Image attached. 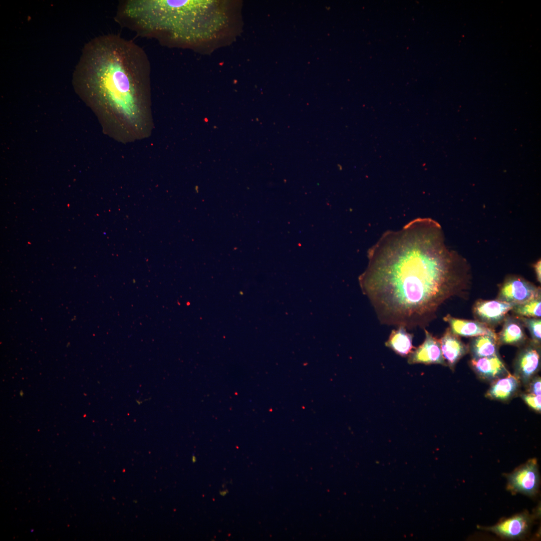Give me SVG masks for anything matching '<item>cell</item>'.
<instances>
[{
  "label": "cell",
  "mask_w": 541,
  "mask_h": 541,
  "mask_svg": "<svg viewBox=\"0 0 541 541\" xmlns=\"http://www.w3.org/2000/svg\"><path fill=\"white\" fill-rule=\"evenodd\" d=\"M540 309L541 298H538L522 304L515 305L511 311L516 316L540 318Z\"/></svg>",
  "instance_id": "17"
},
{
  "label": "cell",
  "mask_w": 541,
  "mask_h": 541,
  "mask_svg": "<svg viewBox=\"0 0 541 541\" xmlns=\"http://www.w3.org/2000/svg\"><path fill=\"white\" fill-rule=\"evenodd\" d=\"M497 339L483 335L473 337L468 346L472 358L492 356L498 354Z\"/></svg>",
  "instance_id": "16"
},
{
  "label": "cell",
  "mask_w": 541,
  "mask_h": 541,
  "mask_svg": "<svg viewBox=\"0 0 541 541\" xmlns=\"http://www.w3.org/2000/svg\"><path fill=\"white\" fill-rule=\"evenodd\" d=\"M520 383L514 375L508 373L492 382L485 394L486 397L493 400L507 401L516 394Z\"/></svg>",
  "instance_id": "13"
},
{
  "label": "cell",
  "mask_w": 541,
  "mask_h": 541,
  "mask_svg": "<svg viewBox=\"0 0 541 541\" xmlns=\"http://www.w3.org/2000/svg\"><path fill=\"white\" fill-rule=\"evenodd\" d=\"M369 256L362 285L382 324L424 327L447 299L466 296L467 262L446 247L430 219L385 234Z\"/></svg>",
  "instance_id": "1"
},
{
  "label": "cell",
  "mask_w": 541,
  "mask_h": 541,
  "mask_svg": "<svg viewBox=\"0 0 541 541\" xmlns=\"http://www.w3.org/2000/svg\"><path fill=\"white\" fill-rule=\"evenodd\" d=\"M443 357L447 366L454 370L457 363L469 352L468 346L447 328L439 339Z\"/></svg>",
  "instance_id": "10"
},
{
  "label": "cell",
  "mask_w": 541,
  "mask_h": 541,
  "mask_svg": "<svg viewBox=\"0 0 541 541\" xmlns=\"http://www.w3.org/2000/svg\"><path fill=\"white\" fill-rule=\"evenodd\" d=\"M470 363L472 369L478 377L487 382H493L509 373L499 354L472 358Z\"/></svg>",
  "instance_id": "9"
},
{
  "label": "cell",
  "mask_w": 541,
  "mask_h": 541,
  "mask_svg": "<svg viewBox=\"0 0 541 541\" xmlns=\"http://www.w3.org/2000/svg\"><path fill=\"white\" fill-rule=\"evenodd\" d=\"M521 397L531 408L538 412H540V395H535L527 393L522 394Z\"/></svg>",
  "instance_id": "19"
},
{
  "label": "cell",
  "mask_w": 541,
  "mask_h": 541,
  "mask_svg": "<svg viewBox=\"0 0 541 541\" xmlns=\"http://www.w3.org/2000/svg\"><path fill=\"white\" fill-rule=\"evenodd\" d=\"M516 317L520 321L523 326L528 329L531 337V341L534 343L540 345L541 341L540 319Z\"/></svg>",
  "instance_id": "18"
},
{
  "label": "cell",
  "mask_w": 541,
  "mask_h": 541,
  "mask_svg": "<svg viewBox=\"0 0 541 541\" xmlns=\"http://www.w3.org/2000/svg\"><path fill=\"white\" fill-rule=\"evenodd\" d=\"M502 328L497 335L498 345L522 346L527 342L523 325L516 316L506 315Z\"/></svg>",
  "instance_id": "12"
},
{
  "label": "cell",
  "mask_w": 541,
  "mask_h": 541,
  "mask_svg": "<svg viewBox=\"0 0 541 541\" xmlns=\"http://www.w3.org/2000/svg\"><path fill=\"white\" fill-rule=\"evenodd\" d=\"M115 19L162 45L187 47L212 38L227 22L224 7L213 1H123Z\"/></svg>",
  "instance_id": "3"
},
{
  "label": "cell",
  "mask_w": 541,
  "mask_h": 541,
  "mask_svg": "<svg viewBox=\"0 0 541 541\" xmlns=\"http://www.w3.org/2000/svg\"><path fill=\"white\" fill-rule=\"evenodd\" d=\"M196 461V457L194 456L192 457V461L195 462Z\"/></svg>",
  "instance_id": "23"
},
{
  "label": "cell",
  "mask_w": 541,
  "mask_h": 541,
  "mask_svg": "<svg viewBox=\"0 0 541 541\" xmlns=\"http://www.w3.org/2000/svg\"><path fill=\"white\" fill-rule=\"evenodd\" d=\"M443 320L448 323L452 332L457 336L474 337L487 335L497 339V334L493 329L477 320L458 319L449 314L445 316Z\"/></svg>",
  "instance_id": "11"
},
{
  "label": "cell",
  "mask_w": 541,
  "mask_h": 541,
  "mask_svg": "<svg viewBox=\"0 0 541 541\" xmlns=\"http://www.w3.org/2000/svg\"><path fill=\"white\" fill-rule=\"evenodd\" d=\"M228 492V490H223V491H220V492H219V493H220V495H222V496H224V495H225V494H226V493H227Z\"/></svg>",
  "instance_id": "22"
},
{
  "label": "cell",
  "mask_w": 541,
  "mask_h": 541,
  "mask_svg": "<svg viewBox=\"0 0 541 541\" xmlns=\"http://www.w3.org/2000/svg\"><path fill=\"white\" fill-rule=\"evenodd\" d=\"M540 366V345L528 341L519 351L514 362V376L525 386L538 372Z\"/></svg>",
  "instance_id": "5"
},
{
  "label": "cell",
  "mask_w": 541,
  "mask_h": 541,
  "mask_svg": "<svg viewBox=\"0 0 541 541\" xmlns=\"http://www.w3.org/2000/svg\"><path fill=\"white\" fill-rule=\"evenodd\" d=\"M540 268V260H538L534 264V269L536 273L537 279L539 283H540L541 281Z\"/></svg>",
  "instance_id": "21"
},
{
  "label": "cell",
  "mask_w": 541,
  "mask_h": 541,
  "mask_svg": "<svg viewBox=\"0 0 541 541\" xmlns=\"http://www.w3.org/2000/svg\"><path fill=\"white\" fill-rule=\"evenodd\" d=\"M538 298H541L539 287L519 277H511L501 286L496 300L517 305Z\"/></svg>",
  "instance_id": "4"
},
{
  "label": "cell",
  "mask_w": 541,
  "mask_h": 541,
  "mask_svg": "<svg viewBox=\"0 0 541 541\" xmlns=\"http://www.w3.org/2000/svg\"><path fill=\"white\" fill-rule=\"evenodd\" d=\"M424 332L425 338L423 342L408 355V363L409 364H440L446 366L439 340L427 330L425 329Z\"/></svg>",
  "instance_id": "8"
},
{
  "label": "cell",
  "mask_w": 541,
  "mask_h": 541,
  "mask_svg": "<svg viewBox=\"0 0 541 541\" xmlns=\"http://www.w3.org/2000/svg\"><path fill=\"white\" fill-rule=\"evenodd\" d=\"M530 519L526 514H521L505 519L489 528L503 537L515 538L524 534L528 529Z\"/></svg>",
  "instance_id": "14"
},
{
  "label": "cell",
  "mask_w": 541,
  "mask_h": 541,
  "mask_svg": "<svg viewBox=\"0 0 541 541\" xmlns=\"http://www.w3.org/2000/svg\"><path fill=\"white\" fill-rule=\"evenodd\" d=\"M528 393L540 395L541 381L539 376L533 377L528 384Z\"/></svg>",
  "instance_id": "20"
},
{
  "label": "cell",
  "mask_w": 541,
  "mask_h": 541,
  "mask_svg": "<svg viewBox=\"0 0 541 541\" xmlns=\"http://www.w3.org/2000/svg\"><path fill=\"white\" fill-rule=\"evenodd\" d=\"M73 79L103 108L134 118L148 111L151 65L144 50L118 35L93 38L84 47Z\"/></svg>",
  "instance_id": "2"
},
{
  "label": "cell",
  "mask_w": 541,
  "mask_h": 541,
  "mask_svg": "<svg viewBox=\"0 0 541 541\" xmlns=\"http://www.w3.org/2000/svg\"><path fill=\"white\" fill-rule=\"evenodd\" d=\"M515 304L495 300L476 301L472 307L474 318L493 329L502 323Z\"/></svg>",
  "instance_id": "6"
},
{
  "label": "cell",
  "mask_w": 541,
  "mask_h": 541,
  "mask_svg": "<svg viewBox=\"0 0 541 541\" xmlns=\"http://www.w3.org/2000/svg\"><path fill=\"white\" fill-rule=\"evenodd\" d=\"M413 334L408 333L405 327L399 326L397 329L392 331L385 346L396 354L403 357H407L413 351Z\"/></svg>",
  "instance_id": "15"
},
{
  "label": "cell",
  "mask_w": 541,
  "mask_h": 541,
  "mask_svg": "<svg viewBox=\"0 0 541 541\" xmlns=\"http://www.w3.org/2000/svg\"><path fill=\"white\" fill-rule=\"evenodd\" d=\"M539 485V474L536 460H529L511 473L508 478V487L512 491L533 495Z\"/></svg>",
  "instance_id": "7"
}]
</instances>
